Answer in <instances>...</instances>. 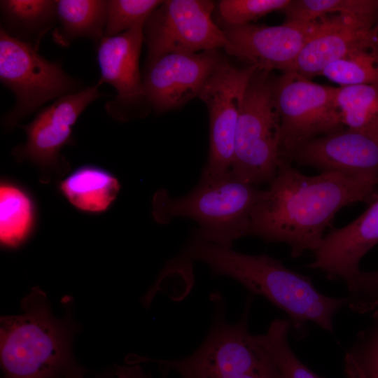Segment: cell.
<instances>
[{
	"label": "cell",
	"instance_id": "8992f818",
	"mask_svg": "<svg viewBox=\"0 0 378 378\" xmlns=\"http://www.w3.org/2000/svg\"><path fill=\"white\" fill-rule=\"evenodd\" d=\"M280 118L270 72L256 69L248 85L237 128L232 174L256 187L269 185L281 160Z\"/></svg>",
	"mask_w": 378,
	"mask_h": 378
},
{
	"label": "cell",
	"instance_id": "9c48e42d",
	"mask_svg": "<svg viewBox=\"0 0 378 378\" xmlns=\"http://www.w3.org/2000/svg\"><path fill=\"white\" fill-rule=\"evenodd\" d=\"M214 8L207 0L164 1L144 24L146 64L170 52L225 49L228 41L212 20Z\"/></svg>",
	"mask_w": 378,
	"mask_h": 378
},
{
	"label": "cell",
	"instance_id": "52a82bcc",
	"mask_svg": "<svg viewBox=\"0 0 378 378\" xmlns=\"http://www.w3.org/2000/svg\"><path fill=\"white\" fill-rule=\"evenodd\" d=\"M0 31V80L16 98L2 119L6 130L46 102L83 90L81 82L68 75L59 62L46 59L31 45Z\"/></svg>",
	"mask_w": 378,
	"mask_h": 378
},
{
	"label": "cell",
	"instance_id": "603a6c76",
	"mask_svg": "<svg viewBox=\"0 0 378 378\" xmlns=\"http://www.w3.org/2000/svg\"><path fill=\"white\" fill-rule=\"evenodd\" d=\"M285 22H308L330 15L378 19V0H291Z\"/></svg>",
	"mask_w": 378,
	"mask_h": 378
},
{
	"label": "cell",
	"instance_id": "5bb4252c",
	"mask_svg": "<svg viewBox=\"0 0 378 378\" xmlns=\"http://www.w3.org/2000/svg\"><path fill=\"white\" fill-rule=\"evenodd\" d=\"M144 27L139 24L120 34L103 37L97 45L98 84L108 83L116 90L115 98L106 104L107 113L116 120H127L146 102L139 68Z\"/></svg>",
	"mask_w": 378,
	"mask_h": 378
},
{
	"label": "cell",
	"instance_id": "4316f807",
	"mask_svg": "<svg viewBox=\"0 0 378 378\" xmlns=\"http://www.w3.org/2000/svg\"><path fill=\"white\" fill-rule=\"evenodd\" d=\"M291 0H222L218 13L223 25L250 24L276 10L282 11Z\"/></svg>",
	"mask_w": 378,
	"mask_h": 378
},
{
	"label": "cell",
	"instance_id": "ac0fdd59",
	"mask_svg": "<svg viewBox=\"0 0 378 378\" xmlns=\"http://www.w3.org/2000/svg\"><path fill=\"white\" fill-rule=\"evenodd\" d=\"M0 8L1 29L37 50L42 38L57 21L56 1L1 0Z\"/></svg>",
	"mask_w": 378,
	"mask_h": 378
},
{
	"label": "cell",
	"instance_id": "7402d4cb",
	"mask_svg": "<svg viewBox=\"0 0 378 378\" xmlns=\"http://www.w3.org/2000/svg\"><path fill=\"white\" fill-rule=\"evenodd\" d=\"M335 99L344 126L378 137V86H340Z\"/></svg>",
	"mask_w": 378,
	"mask_h": 378
},
{
	"label": "cell",
	"instance_id": "7c38bea8",
	"mask_svg": "<svg viewBox=\"0 0 378 378\" xmlns=\"http://www.w3.org/2000/svg\"><path fill=\"white\" fill-rule=\"evenodd\" d=\"M225 59L218 50L175 52L146 64L143 85L146 102L156 112L163 113L198 97Z\"/></svg>",
	"mask_w": 378,
	"mask_h": 378
},
{
	"label": "cell",
	"instance_id": "f1b7e54d",
	"mask_svg": "<svg viewBox=\"0 0 378 378\" xmlns=\"http://www.w3.org/2000/svg\"><path fill=\"white\" fill-rule=\"evenodd\" d=\"M370 329L358 335L351 347L372 354H378V314Z\"/></svg>",
	"mask_w": 378,
	"mask_h": 378
},
{
	"label": "cell",
	"instance_id": "4dcf8cb0",
	"mask_svg": "<svg viewBox=\"0 0 378 378\" xmlns=\"http://www.w3.org/2000/svg\"><path fill=\"white\" fill-rule=\"evenodd\" d=\"M115 377V372H108L102 374L97 375L90 378H114ZM60 378H86L85 377V370L79 365H76Z\"/></svg>",
	"mask_w": 378,
	"mask_h": 378
},
{
	"label": "cell",
	"instance_id": "5b68a950",
	"mask_svg": "<svg viewBox=\"0 0 378 378\" xmlns=\"http://www.w3.org/2000/svg\"><path fill=\"white\" fill-rule=\"evenodd\" d=\"M261 189L241 181L232 173L220 178H201L188 194L174 197L164 190L154 196L153 213L160 223L175 218L196 221L195 235L209 242L232 247L248 235L252 212Z\"/></svg>",
	"mask_w": 378,
	"mask_h": 378
},
{
	"label": "cell",
	"instance_id": "484cf974",
	"mask_svg": "<svg viewBox=\"0 0 378 378\" xmlns=\"http://www.w3.org/2000/svg\"><path fill=\"white\" fill-rule=\"evenodd\" d=\"M164 1L110 0L104 37L125 32L139 24H144L150 15Z\"/></svg>",
	"mask_w": 378,
	"mask_h": 378
},
{
	"label": "cell",
	"instance_id": "277c9868",
	"mask_svg": "<svg viewBox=\"0 0 378 378\" xmlns=\"http://www.w3.org/2000/svg\"><path fill=\"white\" fill-rule=\"evenodd\" d=\"M211 296L215 307L211 327L193 353L177 359L140 357L133 362H154L180 378H282L270 354L248 330L252 298L248 297L240 318L230 323L223 298L216 293Z\"/></svg>",
	"mask_w": 378,
	"mask_h": 378
},
{
	"label": "cell",
	"instance_id": "7a4b0ae2",
	"mask_svg": "<svg viewBox=\"0 0 378 378\" xmlns=\"http://www.w3.org/2000/svg\"><path fill=\"white\" fill-rule=\"evenodd\" d=\"M174 258L189 266H193L195 261L202 262L213 275L237 281L251 293L285 312L290 326L300 332L309 322L332 332L335 315L349 301L348 296L335 298L321 293L311 277L286 267L278 259L266 254L239 253L195 234Z\"/></svg>",
	"mask_w": 378,
	"mask_h": 378
},
{
	"label": "cell",
	"instance_id": "83f0119b",
	"mask_svg": "<svg viewBox=\"0 0 378 378\" xmlns=\"http://www.w3.org/2000/svg\"><path fill=\"white\" fill-rule=\"evenodd\" d=\"M348 307L354 312L365 313L378 306V270L360 272L348 290Z\"/></svg>",
	"mask_w": 378,
	"mask_h": 378
},
{
	"label": "cell",
	"instance_id": "e0dca14e",
	"mask_svg": "<svg viewBox=\"0 0 378 378\" xmlns=\"http://www.w3.org/2000/svg\"><path fill=\"white\" fill-rule=\"evenodd\" d=\"M377 244L378 198L351 223L326 234L309 267L343 280L349 290L361 272V259Z\"/></svg>",
	"mask_w": 378,
	"mask_h": 378
},
{
	"label": "cell",
	"instance_id": "d6986e66",
	"mask_svg": "<svg viewBox=\"0 0 378 378\" xmlns=\"http://www.w3.org/2000/svg\"><path fill=\"white\" fill-rule=\"evenodd\" d=\"M108 1H56L57 20L59 26L52 33L58 45L67 47L78 38H88L99 44L104 35Z\"/></svg>",
	"mask_w": 378,
	"mask_h": 378
},
{
	"label": "cell",
	"instance_id": "3957f363",
	"mask_svg": "<svg viewBox=\"0 0 378 378\" xmlns=\"http://www.w3.org/2000/svg\"><path fill=\"white\" fill-rule=\"evenodd\" d=\"M21 307L22 314L1 318L4 378H60L78 365L71 350L78 329L71 319L55 317L38 287L22 299Z\"/></svg>",
	"mask_w": 378,
	"mask_h": 378
},
{
	"label": "cell",
	"instance_id": "9a60e30c",
	"mask_svg": "<svg viewBox=\"0 0 378 378\" xmlns=\"http://www.w3.org/2000/svg\"><path fill=\"white\" fill-rule=\"evenodd\" d=\"M287 161L378 181V137L346 128L306 142Z\"/></svg>",
	"mask_w": 378,
	"mask_h": 378
},
{
	"label": "cell",
	"instance_id": "ba28073f",
	"mask_svg": "<svg viewBox=\"0 0 378 378\" xmlns=\"http://www.w3.org/2000/svg\"><path fill=\"white\" fill-rule=\"evenodd\" d=\"M280 118L281 159L306 142L344 130L336 105L337 88L322 85L295 72L272 79Z\"/></svg>",
	"mask_w": 378,
	"mask_h": 378
},
{
	"label": "cell",
	"instance_id": "4fadbf2b",
	"mask_svg": "<svg viewBox=\"0 0 378 378\" xmlns=\"http://www.w3.org/2000/svg\"><path fill=\"white\" fill-rule=\"evenodd\" d=\"M320 20L285 22L267 26L246 24L221 28L228 45L225 51L258 70L286 71L307 41L316 31Z\"/></svg>",
	"mask_w": 378,
	"mask_h": 378
},
{
	"label": "cell",
	"instance_id": "6da1fadb",
	"mask_svg": "<svg viewBox=\"0 0 378 378\" xmlns=\"http://www.w3.org/2000/svg\"><path fill=\"white\" fill-rule=\"evenodd\" d=\"M377 186V181L336 172L307 176L281 159L275 177L260 190L248 235L286 244L293 258L314 252L335 214L351 204L372 202Z\"/></svg>",
	"mask_w": 378,
	"mask_h": 378
},
{
	"label": "cell",
	"instance_id": "f546056e",
	"mask_svg": "<svg viewBox=\"0 0 378 378\" xmlns=\"http://www.w3.org/2000/svg\"><path fill=\"white\" fill-rule=\"evenodd\" d=\"M161 371V378H167L169 370L164 366L159 365ZM115 373L118 378H151L146 374L138 363L132 366L115 365Z\"/></svg>",
	"mask_w": 378,
	"mask_h": 378
},
{
	"label": "cell",
	"instance_id": "cb8c5ba5",
	"mask_svg": "<svg viewBox=\"0 0 378 378\" xmlns=\"http://www.w3.org/2000/svg\"><path fill=\"white\" fill-rule=\"evenodd\" d=\"M340 86H378V44L356 49L328 65L321 73Z\"/></svg>",
	"mask_w": 378,
	"mask_h": 378
},
{
	"label": "cell",
	"instance_id": "44dd1931",
	"mask_svg": "<svg viewBox=\"0 0 378 378\" xmlns=\"http://www.w3.org/2000/svg\"><path fill=\"white\" fill-rule=\"evenodd\" d=\"M34 218V206L29 195L13 183L2 182L0 187L1 244L15 247L22 243L31 232Z\"/></svg>",
	"mask_w": 378,
	"mask_h": 378
},
{
	"label": "cell",
	"instance_id": "2e32d148",
	"mask_svg": "<svg viewBox=\"0 0 378 378\" xmlns=\"http://www.w3.org/2000/svg\"><path fill=\"white\" fill-rule=\"evenodd\" d=\"M318 19V29L286 71L309 79L349 52L378 44V19L340 14Z\"/></svg>",
	"mask_w": 378,
	"mask_h": 378
},
{
	"label": "cell",
	"instance_id": "ffe728a7",
	"mask_svg": "<svg viewBox=\"0 0 378 378\" xmlns=\"http://www.w3.org/2000/svg\"><path fill=\"white\" fill-rule=\"evenodd\" d=\"M59 190L76 208L86 212L106 211L120 188L118 179L94 165L80 167L59 183Z\"/></svg>",
	"mask_w": 378,
	"mask_h": 378
},
{
	"label": "cell",
	"instance_id": "d4e9b609",
	"mask_svg": "<svg viewBox=\"0 0 378 378\" xmlns=\"http://www.w3.org/2000/svg\"><path fill=\"white\" fill-rule=\"evenodd\" d=\"M290 328L288 319L276 318L265 333L255 335V337L270 354L282 378H322L304 365L293 351L288 340Z\"/></svg>",
	"mask_w": 378,
	"mask_h": 378
},
{
	"label": "cell",
	"instance_id": "8fae6325",
	"mask_svg": "<svg viewBox=\"0 0 378 378\" xmlns=\"http://www.w3.org/2000/svg\"><path fill=\"white\" fill-rule=\"evenodd\" d=\"M97 83L62 97L42 108L28 125H20L27 135L24 144L15 147L13 155L20 162L28 160L40 172V181L48 183L54 176H62L70 164L61 153L66 145L74 143L72 127L87 106L102 96Z\"/></svg>",
	"mask_w": 378,
	"mask_h": 378
},
{
	"label": "cell",
	"instance_id": "30bf717a",
	"mask_svg": "<svg viewBox=\"0 0 378 378\" xmlns=\"http://www.w3.org/2000/svg\"><path fill=\"white\" fill-rule=\"evenodd\" d=\"M254 66H233L225 59L204 84L199 98L209 117V152L201 178L231 173L237 125Z\"/></svg>",
	"mask_w": 378,
	"mask_h": 378
}]
</instances>
